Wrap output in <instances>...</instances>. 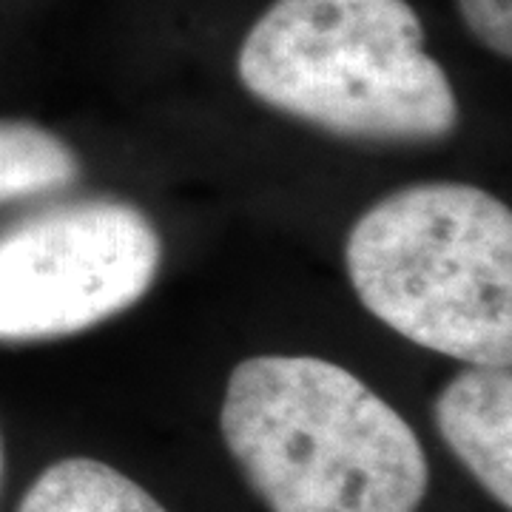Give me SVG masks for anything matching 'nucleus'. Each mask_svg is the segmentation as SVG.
Returning <instances> with one entry per match:
<instances>
[{
	"mask_svg": "<svg viewBox=\"0 0 512 512\" xmlns=\"http://www.w3.org/2000/svg\"><path fill=\"white\" fill-rule=\"evenodd\" d=\"M72 146L35 123L0 120V202L35 200L77 183Z\"/></svg>",
	"mask_w": 512,
	"mask_h": 512,
	"instance_id": "nucleus-7",
	"label": "nucleus"
},
{
	"mask_svg": "<svg viewBox=\"0 0 512 512\" xmlns=\"http://www.w3.org/2000/svg\"><path fill=\"white\" fill-rule=\"evenodd\" d=\"M436 424L470 476L512 507V376L510 367L470 365L436 399Z\"/></svg>",
	"mask_w": 512,
	"mask_h": 512,
	"instance_id": "nucleus-5",
	"label": "nucleus"
},
{
	"mask_svg": "<svg viewBox=\"0 0 512 512\" xmlns=\"http://www.w3.org/2000/svg\"><path fill=\"white\" fill-rule=\"evenodd\" d=\"M470 32L495 55H512V0H458Z\"/></svg>",
	"mask_w": 512,
	"mask_h": 512,
	"instance_id": "nucleus-8",
	"label": "nucleus"
},
{
	"mask_svg": "<svg viewBox=\"0 0 512 512\" xmlns=\"http://www.w3.org/2000/svg\"><path fill=\"white\" fill-rule=\"evenodd\" d=\"M237 69L271 109L348 140L436 143L458 123L450 77L407 0H276Z\"/></svg>",
	"mask_w": 512,
	"mask_h": 512,
	"instance_id": "nucleus-2",
	"label": "nucleus"
},
{
	"mask_svg": "<svg viewBox=\"0 0 512 512\" xmlns=\"http://www.w3.org/2000/svg\"><path fill=\"white\" fill-rule=\"evenodd\" d=\"M163 242L120 200H72L0 231V342L72 336L137 305Z\"/></svg>",
	"mask_w": 512,
	"mask_h": 512,
	"instance_id": "nucleus-4",
	"label": "nucleus"
},
{
	"mask_svg": "<svg viewBox=\"0 0 512 512\" xmlns=\"http://www.w3.org/2000/svg\"><path fill=\"white\" fill-rule=\"evenodd\" d=\"M353 291L419 348L467 365L512 362V214L464 183L402 188L350 231Z\"/></svg>",
	"mask_w": 512,
	"mask_h": 512,
	"instance_id": "nucleus-3",
	"label": "nucleus"
},
{
	"mask_svg": "<svg viewBox=\"0 0 512 512\" xmlns=\"http://www.w3.org/2000/svg\"><path fill=\"white\" fill-rule=\"evenodd\" d=\"M0 476H3V444H0Z\"/></svg>",
	"mask_w": 512,
	"mask_h": 512,
	"instance_id": "nucleus-9",
	"label": "nucleus"
},
{
	"mask_svg": "<svg viewBox=\"0 0 512 512\" xmlns=\"http://www.w3.org/2000/svg\"><path fill=\"white\" fill-rule=\"evenodd\" d=\"M220 427L271 512H416L427 495L419 436L393 404L328 359L239 362Z\"/></svg>",
	"mask_w": 512,
	"mask_h": 512,
	"instance_id": "nucleus-1",
	"label": "nucleus"
},
{
	"mask_svg": "<svg viewBox=\"0 0 512 512\" xmlns=\"http://www.w3.org/2000/svg\"><path fill=\"white\" fill-rule=\"evenodd\" d=\"M18 512H165V507L103 461L63 458L35 478Z\"/></svg>",
	"mask_w": 512,
	"mask_h": 512,
	"instance_id": "nucleus-6",
	"label": "nucleus"
}]
</instances>
